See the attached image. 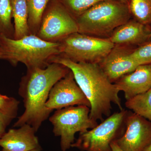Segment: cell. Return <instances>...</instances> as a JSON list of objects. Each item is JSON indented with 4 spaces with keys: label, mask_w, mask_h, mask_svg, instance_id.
I'll return each instance as SVG.
<instances>
[{
    "label": "cell",
    "mask_w": 151,
    "mask_h": 151,
    "mask_svg": "<svg viewBox=\"0 0 151 151\" xmlns=\"http://www.w3.org/2000/svg\"><path fill=\"white\" fill-rule=\"evenodd\" d=\"M89 113L88 106L76 105L57 110L50 117L55 136L60 137L62 151L71 147L75 142L76 133H84L97 126V122L89 118Z\"/></svg>",
    "instance_id": "6"
},
{
    "label": "cell",
    "mask_w": 151,
    "mask_h": 151,
    "mask_svg": "<svg viewBox=\"0 0 151 151\" xmlns=\"http://www.w3.org/2000/svg\"><path fill=\"white\" fill-rule=\"evenodd\" d=\"M65 65L73 73L76 83L90 104L89 118L103 122V116H111L112 103L123 110L120 91L103 72L97 63L73 62L61 55L55 57L50 63Z\"/></svg>",
    "instance_id": "2"
},
{
    "label": "cell",
    "mask_w": 151,
    "mask_h": 151,
    "mask_svg": "<svg viewBox=\"0 0 151 151\" xmlns=\"http://www.w3.org/2000/svg\"><path fill=\"white\" fill-rule=\"evenodd\" d=\"M11 0H0V35L14 39Z\"/></svg>",
    "instance_id": "19"
},
{
    "label": "cell",
    "mask_w": 151,
    "mask_h": 151,
    "mask_svg": "<svg viewBox=\"0 0 151 151\" xmlns=\"http://www.w3.org/2000/svg\"><path fill=\"white\" fill-rule=\"evenodd\" d=\"M151 29L131 18L117 28L108 38L114 44L138 47L150 40Z\"/></svg>",
    "instance_id": "14"
},
{
    "label": "cell",
    "mask_w": 151,
    "mask_h": 151,
    "mask_svg": "<svg viewBox=\"0 0 151 151\" xmlns=\"http://www.w3.org/2000/svg\"><path fill=\"white\" fill-rule=\"evenodd\" d=\"M60 54L76 63H99L113 48L109 38L92 36L79 32L68 36L60 42Z\"/></svg>",
    "instance_id": "7"
},
{
    "label": "cell",
    "mask_w": 151,
    "mask_h": 151,
    "mask_svg": "<svg viewBox=\"0 0 151 151\" xmlns=\"http://www.w3.org/2000/svg\"><path fill=\"white\" fill-rule=\"evenodd\" d=\"M111 147L112 151H123L122 149L119 147V146L115 142H113L111 143Z\"/></svg>",
    "instance_id": "24"
},
{
    "label": "cell",
    "mask_w": 151,
    "mask_h": 151,
    "mask_svg": "<svg viewBox=\"0 0 151 151\" xmlns=\"http://www.w3.org/2000/svg\"><path fill=\"white\" fill-rule=\"evenodd\" d=\"M31 34L37 35L42 15L50 0H26Z\"/></svg>",
    "instance_id": "16"
},
{
    "label": "cell",
    "mask_w": 151,
    "mask_h": 151,
    "mask_svg": "<svg viewBox=\"0 0 151 151\" xmlns=\"http://www.w3.org/2000/svg\"><path fill=\"white\" fill-rule=\"evenodd\" d=\"M131 57L139 65L151 63V40L136 47Z\"/></svg>",
    "instance_id": "21"
},
{
    "label": "cell",
    "mask_w": 151,
    "mask_h": 151,
    "mask_svg": "<svg viewBox=\"0 0 151 151\" xmlns=\"http://www.w3.org/2000/svg\"><path fill=\"white\" fill-rule=\"evenodd\" d=\"M149 40H151V32L150 33V38H149Z\"/></svg>",
    "instance_id": "29"
},
{
    "label": "cell",
    "mask_w": 151,
    "mask_h": 151,
    "mask_svg": "<svg viewBox=\"0 0 151 151\" xmlns=\"http://www.w3.org/2000/svg\"><path fill=\"white\" fill-rule=\"evenodd\" d=\"M119 1H121L123 2L127 3L128 4L129 3V0H119Z\"/></svg>",
    "instance_id": "27"
},
{
    "label": "cell",
    "mask_w": 151,
    "mask_h": 151,
    "mask_svg": "<svg viewBox=\"0 0 151 151\" xmlns=\"http://www.w3.org/2000/svg\"><path fill=\"white\" fill-rule=\"evenodd\" d=\"M70 70L65 65L56 63H50L45 68L27 69L26 74L22 77L19 89L25 111L14 127L28 124L37 132L52 111L45 106L50 90Z\"/></svg>",
    "instance_id": "1"
},
{
    "label": "cell",
    "mask_w": 151,
    "mask_h": 151,
    "mask_svg": "<svg viewBox=\"0 0 151 151\" xmlns=\"http://www.w3.org/2000/svg\"><path fill=\"white\" fill-rule=\"evenodd\" d=\"M19 102L13 98L0 94V111L14 118L17 115Z\"/></svg>",
    "instance_id": "22"
},
{
    "label": "cell",
    "mask_w": 151,
    "mask_h": 151,
    "mask_svg": "<svg viewBox=\"0 0 151 151\" xmlns=\"http://www.w3.org/2000/svg\"><path fill=\"white\" fill-rule=\"evenodd\" d=\"M13 118L12 116L0 111V137L5 133V132L7 126Z\"/></svg>",
    "instance_id": "23"
},
{
    "label": "cell",
    "mask_w": 151,
    "mask_h": 151,
    "mask_svg": "<svg viewBox=\"0 0 151 151\" xmlns=\"http://www.w3.org/2000/svg\"><path fill=\"white\" fill-rule=\"evenodd\" d=\"M14 19V39L19 40L30 35L28 25V12L26 0H11Z\"/></svg>",
    "instance_id": "15"
},
{
    "label": "cell",
    "mask_w": 151,
    "mask_h": 151,
    "mask_svg": "<svg viewBox=\"0 0 151 151\" xmlns=\"http://www.w3.org/2000/svg\"><path fill=\"white\" fill-rule=\"evenodd\" d=\"M125 106L151 122V88L145 93L127 100Z\"/></svg>",
    "instance_id": "17"
},
{
    "label": "cell",
    "mask_w": 151,
    "mask_h": 151,
    "mask_svg": "<svg viewBox=\"0 0 151 151\" xmlns=\"http://www.w3.org/2000/svg\"><path fill=\"white\" fill-rule=\"evenodd\" d=\"M81 105L90 108L89 100L76 83L73 73L70 70L65 77L56 82L52 87L45 106L52 111Z\"/></svg>",
    "instance_id": "9"
},
{
    "label": "cell",
    "mask_w": 151,
    "mask_h": 151,
    "mask_svg": "<svg viewBox=\"0 0 151 151\" xmlns=\"http://www.w3.org/2000/svg\"><path fill=\"white\" fill-rule=\"evenodd\" d=\"M0 47L2 50V59L13 65L23 63L27 69L45 68L51 60L60 54L59 42H51L30 34L19 40L0 35Z\"/></svg>",
    "instance_id": "3"
},
{
    "label": "cell",
    "mask_w": 151,
    "mask_h": 151,
    "mask_svg": "<svg viewBox=\"0 0 151 151\" xmlns=\"http://www.w3.org/2000/svg\"><path fill=\"white\" fill-rule=\"evenodd\" d=\"M75 19L103 0H58Z\"/></svg>",
    "instance_id": "20"
},
{
    "label": "cell",
    "mask_w": 151,
    "mask_h": 151,
    "mask_svg": "<svg viewBox=\"0 0 151 151\" xmlns=\"http://www.w3.org/2000/svg\"><path fill=\"white\" fill-rule=\"evenodd\" d=\"M115 142L123 151H144L151 145V122L128 111L125 132Z\"/></svg>",
    "instance_id": "10"
},
{
    "label": "cell",
    "mask_w": 151,
    "mask_h": 151,
    "mask_svg": "<svg viewBox=\"0 0 151 151\" xmlns=\"http://www.w3.org/2000/svg\"><path fill=\"white\" fill-rule=\"evenodd\" d=\"M78 32L76 19L58 0H50L44 12L37 36L51 42H59Z\"/></svg>",
    "instance_id": "8"
},
{
    "label": "cell",
    "mask_w": 151,
    "mask_h": 151,
    "mask_svg": "<svg viewBox=\"0 0 151 151\" xmlns=\"http://www.w3.org/2000/svg\"><path fill=\"white\" fill-rule=\"evenodd\" d=\"M132 18L128 4L119 0H103L76 19L78 32L108 38L117 28Z\"/></svg>",
    "instance_id": "4"
},
{
    "label": "cell",
    "mask_w": 151,
    "mask_h": 151,
    "mask_svg": "<svg viewBox=\"0 0 151 151\" xmlns=\"http://www.w3.org/2000/svg\"><path fill=\"white\" fill-rule=\"evenodd\" d=\"M128 112L123 109L114 113L93 129L79 133L71 147L84 151H112L111 143L121 138L125 132Z\"/></svg>",
    "instance_id": "5"
},
{
    "label": "cell",
    "mask_w": 151,
    "mask_h": 151,
    "mask_svg": "<svg viewBox=\"0 0 151 151\" xmlns=\"http://www.w3.org/2000/svg\"><path fill=\"white\" fill-rule=\"evenodd\" d=\"M132 18L151 29V0H129Z\"/></svg>",
    "instance_id": "18"
},
{
    "label": "cell",
    "mask_w": 151,
    "mask_h": 151,
    "mask_svg": "<svg viewBox=\"0 0 151 151\" xmlns=\"http://www.w3.org/2000/svg\"><path fill=\"white\" fill-rule=\"evenodd\" d=\"M41 151L40 150H31L30 151Z\"/></svg>",
    "instance_id": "28"
},
{
    "label": "cell",
    "mask_w": 151,
    "mask_h": 151,
    "mask_svg": "<svg viewBox=\"0 0 151 151\" xmlns=\"http://www.w3.org/2000/svg\"><path fill=\"white\" fill-rule=\"evenodd\" d=\"M17 129H11L0 137L1 151H30L41 150L35 129L24 124Z\"/></svg>",
    "instance_id": "12"
},
{
    "label": "cell",
    "mask_w": 151,
    "mask_h": 151,
    "mask_svg": "<svg viewBox=\"0 0 151 151\" xmlns=\"http://www.w3.org/2000/svg\"><path fill=\"white\" fill-rule=\"evenodd\" d=\"M114 84L119 91L124 92L127 100L147 92L151 88V63L139 65Z\"/></svg>",
    "instance_id": "13"
},
{
    "label": "cell",
    "mask_w": 151,
    "mask_h": 151,
    "mask_svg": "<svg viewBox=\"0 0 151 151\" xmlns=\"http://www.w3.org/2000/svg\"><path fill=\"white\" fill-rule=\"evenodd\" d=\"M3 55V52L1 48L0 47V59H2Z\"/></svg>",
    "instance_id": "25"
},
{
    "label": "cell",
    "mask_w": 151,
    "mask_h": 151,
    "mask_svg": "<svg viewBox=\"0 0 151 151\" xmlns=\"http://www.w3.org/2000/svg\"><path fill=\"white\" fill-rule=\"evenodd\" d=\"M137 47L128 45L115 44L108 54L98 63L112 83L133 72L139 65L131 57V54Z\"/></svg>",
    "instance_id": "11"
},
{
    "label": "cell",
    "mask_w": 151,
    "mask_h": 151,
    "mask_svg": "<svg viewBox=\"0 0 151 151\" xmlns=\"http://www.w3.org/2000/svg\"><path fill=\"white\" fill-rule=\"evenodd\" d=\"M143 151H151V145H150L147 147V148Z\"/></svg>",
    "instance_id": "26"
}]
</instances>
